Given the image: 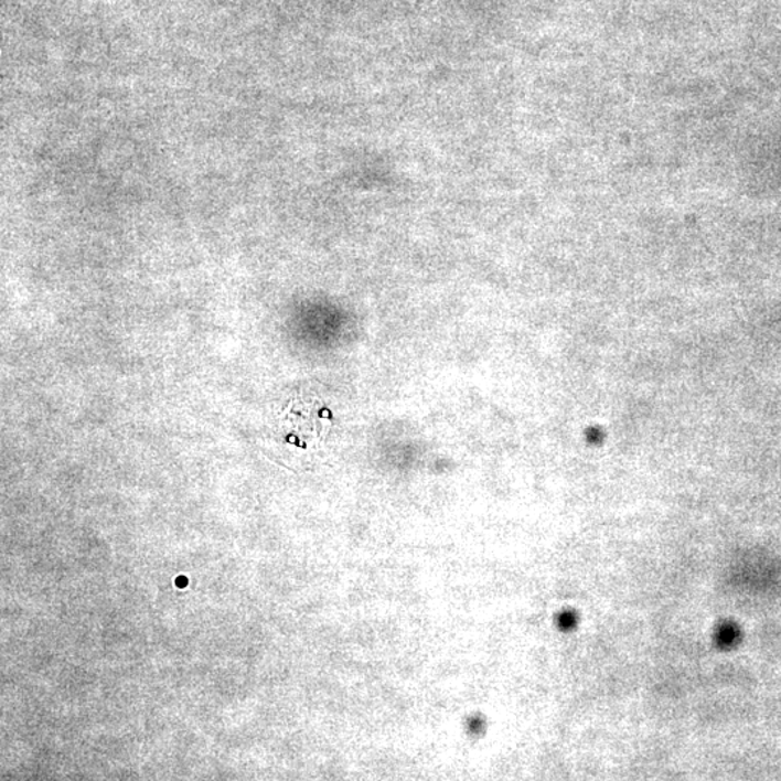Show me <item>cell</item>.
Instances as JSON below:
<instances>
[{"label":"cell","instance_id":"cell-1","mask_svg":"<svg viewBox=\"0 0 781 781\" xmlns=\"http://www.w3.org/2000/svg\"><path fill=\"white\" fill-rule=\"evenodd\" d=\"M185 584H188V580H176V585L179 586H184Z\"/></svg>","mask_w":781,"mask_h":781}]
</instances>
